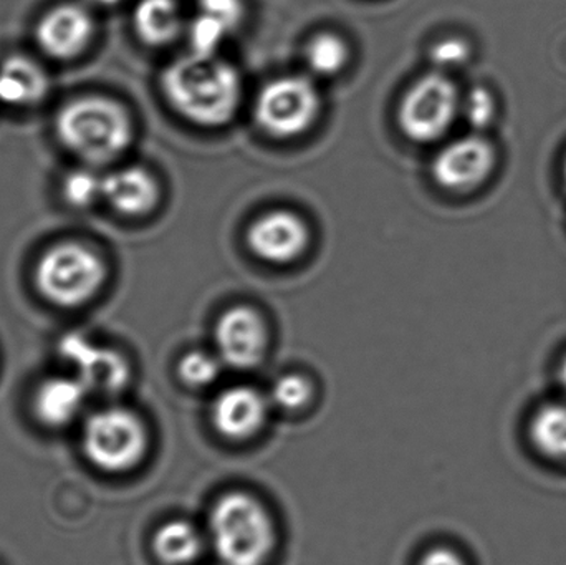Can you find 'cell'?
Masks as SVG:
<instances>
[{
    "mask_svg": "<svg viewBox=\"0 0 566 565\" xmlns=\"http://www.w3.org/2000/svg\"><path fill=\"white\" fill-rule=\"evenodd\" d=\"M161 86L171 108L201 128L228 125L242 103L241 73L218 55L176 59L166 66Z\"/></svg>",
    "mask_w": 566,
    "mask_h": 565,
    "instance_id": "obj_1",
    "label": "cell"
},
{
    "mask_svg": "<svg viewBox=\"0 0 566 565\" xmlns=\"http://www.w3.org/2000/svg\"><path fill=\"white\" fill-rule=\"evenodd\" d=\"M56 135L73 155L85 161L108 163L128 148L133 128L119 103L86 96L60 109Z\"/></svg>",
    "mask_w": 566,
    "mask_h": 565,
    "instance_id": "obj_2",
    "label": "cell"
},
{
    "mask_svg": "<svg viewBox=\"0 0 566 565\" xmlns=\"http://www.w3.org/2000/svg\"><path fill=\"white\" fill-rule=\"evenodd\" d=\"M212 546L224 565H262L274 550L271 514L255 498L229 493L211 514Z\"/></svg>",
    "mask_w": 566,
    "mask_h": 565,
    "instance_id": "obj_3",
    "label": "cell"
},
{
    "mask_svg": "<svg viewBox=\"0 0 566 565\" xmlns=\"http://www.w3.org/2000/svg\"><path fill=\"white\" fill-rule=\"evenodd\" d=\"M102 259L82 244L65 242L49 249L35 269L40 294L60 307H78L88 302L105 282Z\"/></svg>",
    "mask_w": 566,
    "mask_h": 565,
    "instance_id": "obj_4",
    "label": "cell"
},
{
    "mask_svg": "<svg viewBox=\"0 0 566 565\" xmlns=\"http://www.w3.org/2000/svg\"><path fill=\"white\" fill-rule=\"evenodd\" d=\"M462 95L448 73L434 72L416 80L402 96L398 123L415 143H434L451 132L461 116Z\"/></svg>",
    "mask_w": 566,
    "mask_h": 565,
    "instance_id": "obj_5",
    "label": "cell"
},
{
    "mask_svg": "<svg viewBox=\"0 0 566 565\" xmlns=\"http://www.w3.org/2000/svg\"><path fill=\"white\" fill-rule=\"evenodd\" d=\"M148 433L145 425L125 408L96 411L83 428V453L106 473H125L145 457Z\"/></svg>",
    "mask_w": 566,
    "mask_h": 565,
    "instance_id": "obj_6",
    "label": "cell"
},
{
    "mask_svg": "<svg viewBox=\"0 0 566 565\" xmlns=\"http://www.w3.org/2000/svg\"><path fill=\"white\" fill-rule=\"evenodd\" d=\"M319 106L318 88L308 76H277L258 93L254 118L269 136L292 139L312 128Z\"/></svg>",
    "mask_w": 566,
    "mask_h": 565,
    "instance_id": "obj_7",
    "label": "cell"
},
{
    "mask_svg": "<svg viewBox=\"0 0 566 565\" xmlns=\"http://www.w3.org/2000/svg\"><path fill=\"white\" fill-rule=\"evenodd\" d=\"M499 161L497 145L484 133L472 132L439 149L432 159V178L451 195H474L494 178Z\"/></svg>",
    "mask_w": 566,
    "mask_h": 565,
    "instance_id": "obj_8",
    "label": "cell"
},
{
    "mask_svg": "<svg viewBox=\"0 0 566 565\" xmlns=\"http://www.w3.org/2000/svg\"><path fill=\"white\" fill-rule=\"evenodd\" d=\"M60 357L69 362L75 377L88 394L109 397L125 390L129 381V365L119 352L99 347L82 334H69L60 341Z\"/></svg>",
    "mask_w": 566,
    "mask_h": 565,
    "instance_id": "obj_9",
    "label": "cell"
},
{
    "mask_svg": "<svg viewBox=\"0 0 566 565\" xmlns=\"http://www.w3.org/2000/svg\"><path fill=\"white\" fill-rule=\"evenodd\" d=\"M310 244L308 224L302 216L286 209H275L259 216L248 229V245L252 254L269 264L295 262Z\"/></svg>",
    "mask_w": 566,
    "mask_h": 565,
    "instance_id": "obj_10",
    "label": "cell"
},
{
    "mask_svg": "<svg viewBox=\"0 0 566 565\" xmlns=\"http://www.w3.org/2000/svg\"><path fill=\"white\" fill-rule=\"evenodd\" d=\"M214 341L226 364L245 370L255 367L268 350V325L255 308L235 305L219 317Z\"/></svg>",
    "mask_w": 566,
    "mask_h": 565,
    "instance_id": "obj_11",
    "label": "cell"
},
{
    "mask_svg": "<svg viewBox=\"0 0 566 565\" xmlns=\"http://www.w3.org/2000/svg\"><path fill=\"white\" fill-rule=\"evenodd\" d=\"M95 30L92 13L83 3H60L36 25V42L55 59H73L88 45Z\"/></svg>",
    "mask_w": 566,
    "mask_h": 565,
    "instance_id": "obj_12",
    "label": "cell"
},
{
    "mask_svg": "<svg viewBox=\"0 0 566 565\" xmlns=\"http://www.w3.org/2000/svg\"><path fill=\"white\" fill-rule=\"evenodd\" d=\"M268 418V401L254 388L234 387L222 391L212 407V423L229 440L254 437Z\"/></svg>",
    "mask_w": 566,
    "mask_h": 565,
    "instance_id": "obj_13",
    "label": "cell"
},
{
    "mask_svg": "<svg viewBox=\"0 0 566 565\" xmlns=\"http://www.w3.org/2000/svg\"><path fill=\"white\" fill-rule=\"evenodd\" d=\"M103 198L115 211L138 218L148 215L158 205V181L148 169L139 166L116 169L103 178Z\"/></svg>",
    "mask_w": 566,
    "mask_h": 565,
    "instance_id": "obj_14",
    "label": "cell"
},
{
    "mask_svg": "<svg viewBox=\"0 0 566 565\" xmlns=\"http://www.w3.org/2000/svg\"><path fill=\"white\" fill-rule=\"evenodd\" d=\"M86 397L88 390L78 378H50L36 388L33 411L46 427H65L78 417Z\"/></svg>",
    "mask_w": 566,
    "mask_h": 565,
    "instance_id": "obj_15",
    "label": "cell"
},
{
    "mask_svg": "<svg viewBox=\"0 0 566 565\" xmlns=\"http://www.w3.org/2000/svg\"><path fill=\"white\" fill-rule=\"evenodd\" d=\"M133 25L139 39L151 46L169 45L186 29L176 0H139L133 10Z\"/></svg>",
    "mask_w": 566,
    "mask_h": 565,
    "instance_id": "obj_16",
    "label": "cell"
},
{
    "mask_svg": "<svg viewBox=\"0 0 566 565\" xmlns=\"http://www.w3.org/2000/svg\"><path fill=\"white\" fill-rule=\"evenodd\" d=\"M49 88L45 73L27 56H9L0 65V102L29 106L40 102Z\"/></svg>",
    "mask_w": 566,
    "mask_h": 565,
    "instance_id": "obj_17",
    "label": "cell"
},
{
    "mask_svg": "<svg viewBox=\"0 0 566 565\" xmlns=\"http://www.w3.org/2000/svg\"><path fill=\"white\" fill-rule=\"evenodd\" d=\"M535 453L555 464H566V401L541 405L527 425Z\"/></svg>",
    "mask_w": 566,
    "mask_h": 565,
    "instance_id": "obj_18",
    "label": "cell"
},
{
    "mask_svg": "<svg viewBox=\"0 0 566 565\" xmlns=\"http://www.w3.org/2000/svg\"><path fill=\"white\" fill-rule=\"evenodd\" d=\"M156 556L168 565H186L198 559L202 540L198 530L185 521H171L156 531L153 540Z\"/></svg>",
    "mask_w": 566,
    "mask_h": 565,
    "instance_id": "obj_19",
    "label": "cell"
},
{
    "mask_svg": "<svg viewBox=\"0 0 566 565\" xmlns=\"http://www.w3.org/2000/svg\"><path fill=\"white\" fill-rule=\"evenodd\" d=\"M348 59V45L342 36L333 32L316 33L305 46V63L313 75H338Z\"/></svg>",
    "mask_w": 566,
    "mask_h": 565,
    "instance_id": "obj_20",
    "label": "cell"
},
{
    "mask_svg": "<svg viewBox=\"0 0 566 565\" xmlns=\"http://www.w3.org/2000/svg\"><path fill=\"white\" fill-rule=\"evenodd\" d=\"M461 115L474 133H484L499 115V100L489 86L475 85L462 95Z\"/></svg>",
    "mask_w": 566,
    "mask_h": 565,
    "instance_id": "obj_21",
    "label": "cell"
},
{
    "mask_svg": "<svg viewBox=\"0 0 566 565\" xmlns=\"http://www.w3.org/2000/svg\"><path fill=\"white\" fill-rule=\"evenodd\" d=\"M186 35L191 45V53L216 56L231 32L218 20L198 12V15L186 25Z\"/></svg>",
    "mask_w": 566,
    "mask_h": 565,
    "instance_id": "obj_22",
    "label": "cell"
},
{
    "mask_svg": "<svg viewBox=\"0 0 566 565\" xmlns=\"http://www.w3.org/2000/svg\"><path fill=\"white\" fill-rule=\"evenodd\" d=\"M474 55L471 42L464 36L449 35L438 40L429 50V59L438 72L451 73L468 65Z\"/></svg>",
    "mask_w": 566,
    "mask_h": 565,
    "instance_id": "obj_23",
    "label": "cell"
},
{
    "mask_svg": "<svg viewBox=\"0 0 566 565\" xmlns=\"http://www.w3.org/2000/svg\"><path fill=\"white\" fill-rule=\"evenodd\" d=\"M63 196L73 208H88L99 196L103 198V178L92 169H76L63 181Z\"/></svg>",
    "mask_w": 566,
    "mask_h": 565,
    "instance_id": "obj_24",
    "label": "cell"
},
{
    "mask_svg": "<svg viewBox=\"0 0 566 565\" xmlns=\"http://www.w3.org/2000/svg\"><path fill=\"white\" fill-rule=\"evenodd\" d=\"M221 374L219 360L206 352H189L179 362V377L191 387H208Z\"/></svg>",
    "mask_w": 566,
    "mask_h": 565,
    "instance_id": "obj_25",
    "label": "cell"
},
{
    "mask_svg": "<svg viewBox=\"0 0 566 565\" xmlns=\"http://www.w3.org/2000/svg\"><path fill=\"white\" fill-rule=\"evenodd\" d=\"M275 404L285 410H298L305 407L312 398V385L300 375H285L279 378L272 391Z\"/></svg>",
    "mask_w": 566,
    "mask_h": 565,
    "instance_id": "obj_26",
    "label": "cell"
},
{
    "mask_svg": "<svg viewBox=\"0 0 566 565\" xmlns=\"http://www.w3.org/2000/svg\"><path fill=\"white\" fill-rule=\"evenodd\" d=\"M198 12L221 22L229 32H234L245 15L244 0H198Z\"/></svg>",
    "mask_w": 566,
    "mask_h": 565,
    "instance_id": "obj_27",
    "label": "cell"
},
{
    "mask_svg": "<svg viewBox=\"0 0 566 565\" xmlns=\"http://www.w3.org/2000/svg\"><path fill=\"white\" fill-rule=\"evenodd\" d=\"M419 565H468L464 557L448 547H436L422 556Z\"/></svg>",
    "mask_w": 566,
    "mask_h": 565,
    "instance_id": "obj_28",
    "label": "cell"
},
{
    "mask_svg": "<svg viewBox=\"0 0 566 565\" xmlns=\"http://www.w3.org/2000/svg\"><path fill=\"white\" fill-rule=\"evenodd\" d=\"M557 377L562 390L566 394V354L562 357L560 364H558Z\"/></svg>",
    "mask_w": 566,
    "mask_h": 565,
    "instance_id": "obj_29",
    "label": "cell"
},
{
    "mask_svg": "<svg viewBox=\"0 0 566 565\" xmlns=\"http://www.w3.org/2000/svg\"><path fill=\"white\" fill-rule=\"evenodd\" d=\"M86 3L93 7H102V9H108V7L118 6L123 0H85Z\"/></svg>",
    "mask_w": 566,
    "mask_h": 565,
    "instance_id": "obj_30",
    "label": "cell"
},
{
    "mask_svg": "<svg viewBox=\"0 0 566 565\" xmlns=\"http://www.w3.org/2000/svg\"><path fill=\"white\" fill-rule=\"evenodd\" d=\"M562 181H564V188L566 191V155L564 158V166H562Z\"/></svg>",
    "mask_w": 566,
    "mask_h": 565,
    "instance_id": "obj_31",
    "label": "cell"
}]
</instances>
